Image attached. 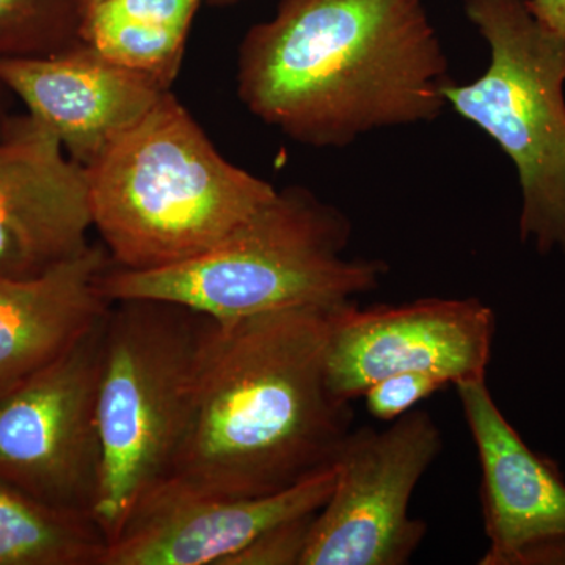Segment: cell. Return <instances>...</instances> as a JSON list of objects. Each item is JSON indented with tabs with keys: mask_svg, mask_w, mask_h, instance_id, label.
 Here are the masks:
<instances>
[{
	"mask_svg": "<svg viewBox=\"0 0 565 565\" xmlns=\"http://www.w3.org/2000/svg\"><path fill=\"white\" fill-rule=\"evenodd\" d=\"M340 307L207 318L180 444L161 482L269 497L334 467L353 429L352 404L333 396L326 375Z\"/></svg>",
	"mask_w": 565,
	"mask_h": 565,
	"instance_id": "1",
	"label": "cell"
},
{
	"mask_svg": "<svg viewBox=\"0 0 565 565\" xmlns=\"http://www.w3.org/2000/svg\"><path fill=\"white\" fill-rule=\"evenodd\" d=\"M451 82L422 0H281L248 31L237 95L259 120L311 147L433 121Z\"/></svg>",
	"mask_w": 565,
	"mask_h": 565,
	"instance_id": "2",
	"label": "cell"
},
{
	"mask_svg": "<svg viewBox=\"0 0 565 565\" xmlns=\"http://www.w3.org/2000/svg\"><path fill=\"white\" fill-rule=\"evenodd\" d=\"M87 172L93 228L111 264L128 270L206 252L277 192L226 161L170 92Z\"/></svg>",
	"mask_w": 565,
	"mask_h": 565,
	"instance_id": "3",
	"label": "cell"
},
{
	"mask_svg": "<svg viewBox=\"0 0 565 565\" xmlns=\"http://www.w3.org/2000/svg\"><path fill=\"white\" fill-rule=\"evenodd\" d=\"M348 215L305 188H286L221 243L185 262L152 270L110 264L102 277L110 302L158 300L214 321L337 308L381 285L388 267L348 259Z\"/></svg>",
	"mask_w": 565,
	"mask_h": 565,
	"instance_id": "4",
	"label": "cell"
},
{
	"mask_svg": "<svg viewBox=\"0 0 565 565\" xmlns=\"http://www.w3.org/2000/svg\"><path fill=\"white\" fill-rule=\"evenodd\" d=\"M206 321L158 300H121L107 311L98 386L103 467L93 505L107 544L169 473Z\"/></svg>",
	"mask_w": 565,
	"mask_h": 565,
	"instance_id": "5",
	"label": "cell"
},
{
	"mask_svg": "<svg viewBox=\"0 0 565 565\" xmlns=\"http://www.w3.org/2000/svg\"><path fill=\"white\" fill-rule=\"evenodd\" d=\"M490 47L486 73L449 82L445 99L492 137L522 185L520 236L541 253H565V36L534 17L527 0H463Z\"/></svg>",
	"mask_w": 565,
	"mask_h": 565,
	"instance_id": "6",
	"label": "cell"
},
{
	"mask_svg": "<svg viewBox=\"0 0 565 565\" xmlns=\"http://www.w3.org/2000/svg\"><path fill=\"white\" fill-rule=\"evenodd\" d=\"M444 449L433 415L411 411L385 430L352 429L337 481L311 525L302 565H405L427 525L408 515L412 494Z\"/></svg>",
	"mask_w": 565,
	"mask_h": 565,
	"instance_id": "7",
	"label": "cell"
},
{
	"mask_svg": "<svg viewBox=\"0 0 565 565\" xmlns=\"http://www.w3.org/2000/svg\"><path fill=\"white\" fill-rule=\"evenodd\" d=\"M106 316L0 397V479L43 503L90 514L102 481L98 386Z\"/></svg>",
	"mask_w": 565,
	"mask_h": 565,
	"instance_id": "8",
	"label": "cell"
},
{
	"mask_svg": "<svg viewBox=\"0 0 565 565\" xmlns=\"http://www.w3.org/2000/svg\"><path fill=\"white\" fill-rule=\"evenodd\" d=\"M497 319L481 300L419 299L334 315L326 356L327 384L344 403L394 374L435 375L448 385L487 381Z\"/></svg>",
	"mask_w": 565,
	"mask_h": 565,
	"instance_id": "9",
	"label": "cell"
},
{
	"mask_svg": "<svg viewBox=\"0 0 565 565\" xmlns=\"http://www.w3.org/2000/svg\"><path fill=\"white\" fill-rule=\"evenodd\" d=\"M93 228L87 167L32 115L0 132V275L33 278L81 255Z\"/></svg>",
	"mask_w": 565,
	"mask_h": 565,
	"instance_id": "10",
	"label": "cell"
},
{
	"mask_svg": "<svg viewBox=\"0 0 565 565\" xmlns=\"http://www.w3.org/2000/svg\"><path fill=\"white\" fill-rule=\"evenodd\" d=\"M337 467L256 498H226L152 487L109 542L102 565H225L256 537L329 500Z\"/></svg>",
	"mask_w": 565,
	"mask_h": 565,
	"instance_id": "11",
	"label": "cell"
},
{
	"mask_svg": "<svg viewBox=\"0 0 565 565\" xmlns=\"http://www.w3.org/2000/svg\"><path fill=\"white\" fill-rule=\"evenodd\" d=\"M481 463V565H565V479L494 403L487 381L456 386Z\"/></svg>",
	"mask_w": 565,
	"mask_h": 565,
	"instance_id": "12",
	"label": "cell"
},
{
	"mask_svg": "<svg viewBox=\"0 0 565 565\" xmlns=\"http://www.w3.org/2000/svg\"><path fill=\"white\" fill-rule=\"evenodd\" d=\"M0 82L84 167L170 92L85 41L46 57L0 61Z\"/></svg>",
	"mask_w": 565,
	"mask_h": 565,
	"instance_id": "13",
	"label": "cell"
},
{
	"mask_svg": "<svg viewBox=\"0 0 565 565\" xmlns=\"http://www.w3.org/2000/svg\"><path fill=\"white\" fill-rule=\"evenodd\" d=\"M111 264L104 245L33 278L0 275V397L57 360L110 308L102 277Z\"/></svg>",
	"mask_w": 565,
	"mask_h": 565,
	"instance_id": "14",
	"label": "cell"
},
{
	"mask_svg": "<svg viewBox=\"0 0 565 565\" xmlns=\"http://www.w3.org/2000/svg\"><path fill=\"white\" fill-rule=\"evenodd\" d=\"M106 546L90 512L43 503L0 479V565H102Z\"/></svg>",
	"mask_w": 565,
	"mask_h": 565,
	"instance_id": "15",
	"label": "cell"
},
{
	"mask_svg": "<svg viewBox=\"0 0 565 565\" xmlns=\"http://www.w3.org/2000/svg\"><path fill=\"white\" fill-rule=\"evenodd\" d=\"M189 29L143 22H82L81 39L122 68L170 90L184 57Z\"/></svg>",
	"mask_w": 565,
	"mask_h": 565,
	"instance_id": "16",
	"label": "cell"
},
{
	"mask_svg": "<svg viewBox=\"0 0 565 565\" xmlns=\"http://www.w3.org/2000/svg\"><path fill=\"white\" fill-rule=\"evenodd\" d=\"M84 0H0V61L57 54L81 43Z\"/></svg>",
	"mask_w": 565,
	"mask_h": 565,
	"instance_id": "17",
	"label": "cell"
},
{
	"mask_svg": "<svg viewBox=\"0 0 565 565\" xmlns=\"http://www.w3.org/2000/svg\"><path fill=\"white\" fill-rule=\"evenodd\" d=\"M315 514L297 516L270 527L225 565H302Z\"/></svg>",
	"mask_w": 565,
	"mask_h": 565,
	"instance_id": "18",
	"label": "cell"
},
{
	"mask_svg": "<svg viewBox=\"0 0 565 565\" xmlns=\"http://www.w3.org/2000/svg\"><path fill=\"white\" fill-rule=\"evenodd\" d=\"M449 386L435 375L403 373L382 379L364 392L366 408L375 419L392 423L414 407Z\"/></svg>",
	"mask_w": 565,
	"mask_h": 565,
	"instance_id": "19",
	"label": "cell"
},
{
	"mask_svg": "<svg viewBox=\"0 0 565 565\" xmlns=\"http://www.w3.org/2000/svg\"><path fill=\"white\" fill-rule=\"evenodd\" d=\"M202 0H99L82 22H143L191 28Z\"/></svg>",
	"mask_w": 565,
	"mask_h": 565,
	"instance_id": "20",
	"label": "cell"
},
{
	"mask_svg": "<svg viewBox=\"0 0 565 565\" xmlns=\"http://www.w3.org/2000/svg\"><path fill=\"white\" fill-rule=\"evenodd\" d=\"M527 7L546 28L565 36V0H527Z\"/></svg>",
	"mask_w": 565,
	"mask_h": 565,
	"instance_id": "21",
	"label": "cell"
},
{
	"mask_svg": "<svg viewBox=\"0 0 565 565\" xmlns=\"http://www.w3.org/2000/svg\"><path fill=\"white\" fill-rule=\"evenodd\" d=\"M6 85L0 82V132L6 128L7 121L10 120L9 107H7V95H9Z\"/></svg>",
	"mask_w": 565,
	"mask_h": 565,
	"instance_id": "22",
	"label": "cell"
},
{
	"mask_svg": "<svg viewBox=\"0 0 565 565\" xmlns=\"http://www.w3.org/2000/svg\"><path fill=\"white\" fill-rule=\"evenodd\" d=\"M96 2H99V0H84V13H85V10L88 9V7L95 6ZM214 2L233 3V2H239V0H214Z\"/></svg>",
	"mask_w": 565,
	"mask_h": 565,
	"instance_id": "23",
	"label": "cell"
}]
</instances>
